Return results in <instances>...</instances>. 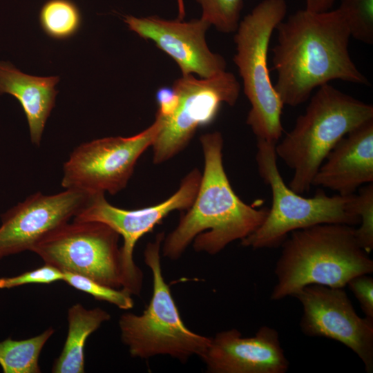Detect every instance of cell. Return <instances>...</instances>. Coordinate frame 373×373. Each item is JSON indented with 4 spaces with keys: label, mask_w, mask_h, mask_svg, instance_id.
Segmentation results:
<instances>
[{
    "label": "cell",
    "mask_w": 373,
    "mask_h": 373,
    "mask_svg": "<svg viewBox=\"0 0 373 373\" xmlns=\"http://www.w3.org/2000/svg\"><path fill=\"white\" fill-rule=\"evenodd\" d=\"M276 30L278 42L272 51L277 80L274 86L284 105L298 106L315 88L334 80L370 85L350 55L351 35L339 8L298 10Z\"/></svg>",
    "instance_id": "6da1fadb"
},
{
    "label": "cell",
    "mask_w": 373,
    "mask_h": 373,
    "mask_svg": "<svg viewBox=\"0 0 373 373\" xmlns=\"http://www.w3.org/2000/svg\"><path fill=\"white\" fill-rule=\"evenodd\" d=\"M200 140L204 168L198 193L162 244L163 256L173 260L180 258L192 241L195 251L217 254L254 233L269 211L245 203L233 191L223 166L222 134L206 133Z\"/></svg>",
    "instance_id": "7a4b0ae2"
},
{
    "label": "cell",
    "mask_w": 373,
    "mask_h": 373,
    "mask_svg": "<svg viewBox=\"0 0 373 373\" xmlns=\"http://www.w3.org/2000/svg\"><path fill=\"white\" fill-rule=\"evenodd\" d=\"M280 246L271 300L294 296L309 285L344 288L354 277L373 272V261L353 226L325 223L296 229Z\"/></svg>",
    "instance_id": "3957f363"
},
{
    "label": "cell",
    "mask_w": 373,
    "mask_h": 373,
    "mask_svg": "<svg viewBox=\"0 0 373 373\" xmlns=\"http://www.w3.org/2000/svg\"><path fill=\"white\" fill-rule=\"evenodd\" d=\"M370 119H373L372 104L329 84L319 87L293 129L275 146L276 155L294 171L289 187L300 195L307 192L336 143Z\"/></svg>",
    "instance_id": "277c9868"
},
{
    "label": "cell",
    "mask_w": 373,
    "mask_h": 373,
    "mask_svg": "<svg viewBox=\"0 0 373 373\" xmlns=\"http://www.w3.org/2000/svg\"><path fill=\"white\" fill-rule=\"evenodd\" d=\"M164 232L149 242L144 259L153 278L150 302L141 314H123L119 319L122 343L132 357L149 358L158 355L186 362L193 356H204L211 337L190 330L184 323L171 289L162 271L160 252Z\"/></svg>",
    "instance_id": "5b68a950"
},
{
    "label": "cell",
    "mask_w": 373,
    "mask_h": 373,
    "mask_svg": "<svg viewBox=\"0 0 373 373\" xmlns=\"http://www.w3.org/2000/svg\"><path fill=\"white\" fill-rule=\"evenodd\" d=\"M275 146L257 140L258 171L271 189L272 203L263 223L240 240L243 247L254 249L277 247L291 231L319 224L353 227L359 224L355 209L356 193L329 196L320 189L313 197L305 198L287 186L278 168Z\"/></svg>",
    "instance_id": "8992f818"
},
{
    "label": "cell",
    "mask_w": 373,
    "mask_h": 373,
    "mask_svg": "<svg viewBox=\"0 0 373 373\" xmlns=\"http://www.w3.org/2000/svg\"><path fill=\"white\" fill-rule=\"evenodd\" d=\"M285 0H263L242 19L236 30L233 61L251 104L247 124L257 140L276 144L282 136L284 104L271 82L268 49L274 30L287 12Z\"/></svg>",
    "instance_id": "52a82bcc"
},
{
    "label": "cell",
    "mask_w": 373,
    "mask_h": 373,
    "mask_svg": "<svg viewBox=\"0 0 373 373\" xmlns=\"http://www.w3.org/2000/svg\"><path fill=\"white\" fill-rule=\"evenodd\" d=\"M119 235L99 222H66L52 229L31 249L46 264L122 289L124 278Z\"/></svg>",
    "instance_id": "ba28073f"
},
{
    "label": "cell",
    "mask_w": 373,
    "mask_h": 373,
    "mask_svg": "<svg viewBox=\"0 0 373 373\" xmlns=\"http://www.w3.org/2000/svg\"><path fill=\"white\" fill-rule=\"evenodd\" d=\"M162 126V119L155 115L151 126L135 135L80 144L64 164L61 186L89 195L116 194L126 186L138 159L152 146Z\"/></svg>",
    "instance_id": "9c48e42d"
},
{
    "label": "cell",
    "mask_w": 373,
    "mask_h": 373,
    "mask_svg": "<svg viewBox=\"0 0 373 373\" xmlns=\"http://www.w3.org/2000/svg\"><path fill=\"white\" fill-rule=\"evenodd\" d=\"M172 86L179 101L171 116L165 119L160 117L162 126L151 146L155 164H162L182 151L198 128L214 121L222 104L233 106L236 103L240 90L234 75L226 70L209 78L182 76Z\"/></svg>",
    "instance_id": "30bf717a"
},
{
    "label": "cell",
    "mask_w": 373,
    "mask_h": 373,
    "mask_svg": "<svg viewBox=\"0 0 373 373\" xmlns=\"http://www.w3.org/2000/svg\"><path fill=\"white\" fill-rule=\"evenodd\" d=\"M202 173L191 170L182 180L178 189L166 200L154 206L133 210L111 204L104 193L90 195L86 204L73 217L74 221L99 222L115 230L123 238L120 247L124 278L123 289L139 295L143 274L133 259V251L139 239L173 211L187 210L193 204L200 184Z\"/></svg>",
    "instance_id": "8fae6325"
},
{
    "label": "cell",
    "mask_w": 373,
    "mask_h": 373,
    "mask_svg": "<svg viewBox=\"0 0 373 373\" xmlns=\"http://www.w3.org/2000/svg\"><path fill=\"white\" fill-rule=\"evenodd\" d=\"M303 307L302 332L345 345L373 372V319L360 317L344 288L321 285L304 287L294 296Z\"/></svg>",
    "instance_id": "7c38bea8"
},
{
    "label": "cell",
    "mask_w": 373,
    "mask_h": 373,
    "mask_svg": "<svg viewBox=\"0 0 373 373\" xmlns=\"http://www.w3.org/2000/svg\"><path fill=\"white\" fill-rule=\"evenodd\" d=\"M129 30L153 41L179 66L182 76L198 75L209 78L226 70L224 58L209 48L205 34L211 25L202 18L189 21L157 16H124Z\"/></svg>",
    "instance_id": "4fadbf2b"
},
{
    "label": "cell",
    "mask_w": 373,
    "mask_h": 373,
    "mask_svg": "<svg viewBox=\"0 0 373 373\" xmlns=\"http://www.w3.org/2000/svg\"><path fill=\"white\" fill-rule=\"evenodd\" d=\"M90 195L73 189L53 195L39 192L8 210L1 216L0 259L30 251L48 232L73 218Z\"/></svg>",
    "instance_id": "5bb4252c"
},
{
    "label": "cell",
    "mask_w": 373,
    "mask_h": 373,
    "mask_svg": "<svg viewBox=\"0 0 373 373\" xmlns=\"http://www.w3.org/2000/svg\"><path fill=\"white\" fill-rule=\"evenodd\" d=\"M201 359L210 373H285L289 366L278 332L266 325L249 337L236 329L218 332Z\"/></svg>",
    "instance_id": "9a60e30c"
},
{
    "label": "cell",
    "mask_w": 373,
    "mask_h": 373,
    "mask_svg": "<svg viewBox=\"0 0 373 373\" xmlns=\"http://www.w3.org/2000/svg\"><path fill=\"white\" fill-rule=\"evenodd\" d=\"M312 186L336 191L341 195L355 193L373 182V119L343 137L326 157Z\"/></svg>",
    "instance_id": "2e32d148"
},
{
    "label": "cell",
    "mask_w": 373,
    "mask_h": 373,
    "mask_svg": "<svg viewBox=\"0 0 373 373\" xmlns=\"http://www.w3.org/2000/svg\"><path fill=\"white\" fill-rule=\"evenodd\" d=\"M58 76L38 77L22 73L0 61V95L8 93L20 103L26 115L31 142L40 144L47 119L55 105Z\"/></svg>",
    "instance_id": "e0dca14e"
},
{
    "label": "cell",
    "mask_w": 373,
    "mask_h": 373,
    "mask_svg": "<svg viewBox=\"0 0 373 373\" xmlns=\"http://www.w3.org/2000/svg\"><path fill=\"white\" fill-rule=\"evenodd\" d=\"M111 319L100 307L86 309L76 303L68 309V333L63 349L52 365L53 373H84V347L88 336Z\"/></svg>",
    "instance_id": "ac0fdd59"
},
{
    "label": "cell",
    "mask_w": 373,
    "mask_h": 373,
    "mask_svg": "<svg viewBox=\"0 0 373 373\" xmlns=\"http://www.w3.org/2000/svg\"><path fill=\"white\" fill-rule=\"evenodd\" d=\"M55 333L49 327L41 334L24 340L8 338L0 341V365L4 373H40L39 358L41 350Z\"/></svg>",
    "instance_id": "d6986e66"
},
{
    "label": "cell",
    "mask_w": 373,
    "mask_h": 373,
    "mask_svg": "<svg viewBox=\"0 0 373 373\" xmlns=\"http://www.w3.org/2000/svg\"><path fill=\"white\" fill-rule=\"evenodd\" d=\"M39 21L46 35L63 40L78 32L82 17L79 8L71 0H48L39 11Z\"/></svg>",
    "instance_id": "ffe728a7"
},
{
    "label": "cell",
    "mask_w": 373,
    "mask_h": 373,
    "mask_svg": "<svg viewBox=\"0 0 373 373\" xmlns=\"http://www.w3.org/2000/svg\"><path fill=\"white\" fill-rule=\"evenodd\" d=\"M351 37L367 44L373 43V0H341L338 8Z\"/></svg>",
    "instance_id": "44dd1931"
},
{
    "label": "cell",
    "mask_w": 373,
    "mask_h": 373,
    "mask_svg": "<svg viewBox=\"0 0 373 373\" xmlns=\"http://www.w3.org/2000/svg\"><path fill=\"white\" fill-rule=\"evenodd\" d=\"M63 281L79 291L91 295L96 300L108 302L121 309H131L134 306L132 295L123 289L112 288L88 277L68 271H64Z\"/></svg>",
    "instance_id": "7402d4cb"
},
{
    "label": "cell",
    "mask_w": 373,
    "mask_h": 373,
    "mask_svg": "<svg viewBox=\"0 0 373 373\" xmlns=\"http://www.w3.org/2000/svg\"><path fill=\"white\" fill-rule=\"evenodd\" d=\"M202 8L201 18L224 33L236 32L240 21L242 0H196Z\"/></svg>",
    "instance_id": "603a6c76"
},
{
    "label": "cell",
    "mask_w": 373,
    "mask_h": 373,
    "mask_svg": "<svg viewBox=\"0 0 373 373\" xmlns=\"http://www.w3.org/2000/svg\"><path fill=\"white\" fill-rule=\"evenodd\" d=\"M356 213L360 219V227L355 228L356 239L368 254L373 249V184L372 182L360 189L355 198Z\"/></svg>",
    "instance_id": "cb8c5ba5"
},
{
    "label": "cell",
    "mask_w": 373,
    "mask_h": 373,
    "mask_svg": "<svg viewBox=\"0 0 373 373\" xmlns=\"http://www.w3.org/2000/svg\"><path fill=\"white\" fill-rule=\"evenodd\" d=\"M64 271L48 264L21 274L0 278V289H10L28 284H50L63 281Z\"/></svg>",
    "instance_id": "d4e9b609"
},
{
    "label": "cell",
    "mask_w": 373,
    "mask_h": 373,
    "mask_svg": "<svg viewBox=\"0 0 373 373\" xmlns=\"http://www.w3.org/2000/svg\"><path fill=\"white\" fill-rule=\"evenodd\" d=\"M358 301L365 317L373 319V278L370 274H361L347 284Z\"/></svg>",
    "instance_id": "484cf974"
},
{
    "label": "cell",
    "mask_w": 373,
    "mask_h": 373,
    "mask_svg": "<svg viewBox=\"0 0 373 373\" xmlns=\"http://www.w3.org/2000/svg\"><path fill=\"white\" fill-rule=\"evenodd\" d=\"M157 104V116L165 119L175 111L179 101L178 95L174 88L162 86L157 89L155 94Z\"/></svg>",
    "instance_id": "4316f807"
},
{
    "label": "cell",
    "mask_w": 373,
    "mask_h": 373,
    "mask_svg": "<svg viewBox=\"0 0 373 373\" xmlns=\"http://www.w3.org/2000/svg\"><path fill=\"white\" fill-rule=\"evenodd\" d=\"M334 0H306L305 9L312 12H325L331 10Z\"/></svg>",
    "instance_id": "83f0119b"
},
{
    "label": "cell",
    "mask_w": 373,
    "mask_h": 373,
    "mask_svg": "<svg viewBox=\"0 0 373 373\" xmlns=\"http://www.w3.org/2000/svg\"><path fill=\"white\" fill-rule=\"evenodd\" d=\"M178 10V19L183 20L185 17L184 0H176Z\"/></svg>",
    "instance_id": "f1b7e54d"
}]
</instances>
